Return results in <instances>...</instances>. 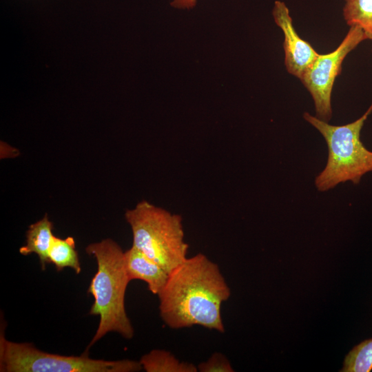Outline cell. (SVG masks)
<instances>
[{"instance_id": "obj_9", "label": "cell", "mask_w": 372, "mask_h": 372, "mask_svg": "<svg viewBox=\"0 0 372 372\" xmlns=\"http://www.w3.org/2000/svg\"><path fill=\"white\" fill-rule=\"evenodd\" d=\"M53 223L47 214L39 221L30 225L26 232V244L19 249L23 256L35 254L38 256L42 270L49 263L48 254L52 242Z\"/></svg>"}, {"instance_id": "obj_11", "label": "cell", "mask_w": 372, "mask_h": 372, "mask_svg": "<svg viewBox=\"0 0 372 372\" xmlns=\"http://www.w3.org/2000/svg\"><path fill=\"white\" fill-rule=\"evenodd\" d=\"M49 262L54 265L58 271L70 267L76 274L81 271L75 240L72 236L62 239L54 236L48 254Z\"/></svg>"}, {"instance_id": "obj_2", "label": "cell", "mask_w": 372, "mask_h": 372, "mask_svg": "<svg viewBox=\"0 0 372 372\" xmlns=\"http://www.w3.org/2000/svg\"><path fill=\"white\" fill-rule=\"evenodd\" d=\"M85 251L97 262V271L87 290L94 298L90 314L100 318L87 350L110 332L130 339L134 336V329L125 307V291L130 280L125 267L124 251L110 238L90 244Z\"/></svg>"}, {"instance_id": "obj_15", "label": "cell", "mask_w": 372, "mask_h": 372, "mask_svg": "<svg viewBox=\"0 0 372 372\" xmlns=\"http://www.w3.org/2000/svg\"><path fill=\"white\" fill-rule=\"evenodd\" d=\"M197 0H172L170 5L178 9H191L195 7Z\"/></svg>"}, {"instance_id": "obj_3", "label": "cell", "mask_w": 372, "mask_h": 372, "mask_svg": "<svg viewBox=\"0 0 372 372\" xmlns=\"http://www.w3.org/2000/svg\"><path fill=\"white\" fill-rule=\"evenodd\" d=\"M372 113V103L358 119L342 125H333L309 112L304 119L323 136L328 148L327 162L315 178L318 191L327 192L338 184L351 181L358 185L362 177L372 172V151L360 140V132Z\"/></svg>"}, {"instance_id": "obj_13", "label": "cell", "mask_w": 372, "mask_h": 372, "mask_svg": "<svg viewBox=\"0 0 372 372\" xmlns=\"http://www.w3.org/2000/svg\"><path fill=\"white\" fill-rule=\"evenodd\" d=\"M342 372H370L372 370V338L355 346L346 355Z\"/></svg>"}, {"instance_id": "obj_16", "label": "cell", "mask_w": 372, "mask_h": 372, "mask_svg": "<svg viewBox=\"0 0 372 372\" xmlns=\"http://www.w3.org/2000/svg\"><path fill=\"white\" fill-rule=\"evenodd\" d=\"M370 40H371V41H372V38H371V39ZM371 51H372V50H371Z\"/></svg>"}, {"instance_id": "obj_1", "label": "cell", "mask_w": 372, "mask_h": 372, "mask_svg": "<svg viewBox=\"0 0 372 372\" xmlns=\"http://www.w3.org/2000/svg\"><path fill=\"white\" fill-rule=\"evenodd\" d=\"M230 294L218 265L198 254L169 273L157 295L160 316L172 329L199 325L223 333L221 304Z\"/></svg>"}, {"instance_id": "obj_4", "label": "cell", "mask_w": 372, "mask_h": 372, "mask_svg": "<svg viewBox=\"0 0 372 372\" xmlns=\"http://www.w3.org/2000/svg\"><path fill=\"white\" fill-rule=\"evenodd\" d=\"M125 218L132 229V246L169 273L187 258L180 216L143 200L127 210Z\"/></svg>"}, {"instance_id": "obj_7", "label": "cell", "mask_w": 372, "mask_h": 372, "mask_svg": "<svg viewBox=\"0 0 372 372\" xmlns=\"http://www.w3.org/2000/svg\"><path fill=\"white\" fill-rule=\"evenodd\" d=\"M272 15L284 34L285 65L287 72L299 79L313 62L318 53L309 42L303 40L296 31L286 4L276 1Z\"/></svg>"}, {"instance_id": "obj_10", "label": "cell", "mask_w": 372, "mask_h": 372, "mask_svg": "<svg viewBox=\"0 0 372 372\" xmlns=\"http://www.w3.org/2000/svg\"><path fill=\"white\" fill-rule=\"evenodd\" d=\"M140 363L147 372H197L193 363L180 361L169 351L154 349L143 355Z\"/></svg>"}, {"instance_id": "obj_12", "label": "cell", "mask_w": 372, "mask_h": 372, "mask_svg": "<svg viewBox=\"0 0 372 372\" xmlns=\"http://www.w3.org/2000/svg\"><path fill=\"white\" fill-rule=\"evenodd\" d=\"M343 17L349 26H358L372 38V0H344Z\"/></svg>"}, {"instance_id": "obj_5", "label": "cell", "mask_w": 372, "mask_h": 372, "mask_svg": "<svg viewBox=\"0 0 372 372\" xmlns=\"http://www.w3.org/2000/svg\"><path fill=\"white\" fill-rule=\"evenodd\" d=\"M143 370L140 362L125 359H93L87 351L80 356L61 355L41 351L29 342L8 340L0 334L1 372H135Z\"/></svg>"}, {"instance_id": "obj_8", "label": "cell", "mask_w": 372, "mask_h": 372, "mask_svg": "<svg viewBox=\"0 0 372 372\" xmlns=\"http://www.w3.org/2000/svg\"><path fill=\"white\" fill-rule=\"evenodd\" d=\"M124 264L129 280L144 281L155 295L161 292L169 278L165 269L133 246L124 252Z\"/></svg>"}, {"instance_id": "obj_6", "label": "cell", "mask_w": 372, "mask_h": 372, "mask_svg": "<svg viewBox=\"0 0 372 372\" xmlns=\"http://www.w3.org/2000/svg\"><path fill=\"white\" fill-rule=\"evenodd\" d=\"M368 37L358 26L350 28L338 48L328 54H320L305 70L300 79L311 95L316 114L318 118L329 122L332 116L331 92L334 81L342 71L347 55Z\"/></svg>"}, {"instance_id": "obj_14", "label": "cell", "mask_w": 372, "mask_h": 372, "mask_svg": "<svg viewBox=\"0 0 372 372\" xmlns=\"http://www.w3.org/2000/svg\"><path fill=\"white\" fill-rule=\"evenodd\" d=\"M198 371L200 372H233V369L228 359L221 353H214L205 362H200L198 366Z\"/></svg>"}]
</instances>
